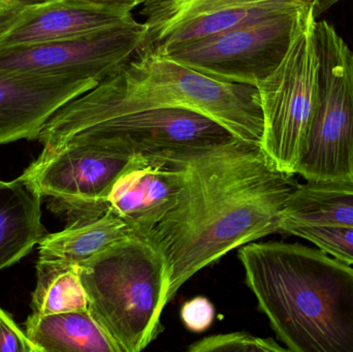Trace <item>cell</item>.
Listing matches in <instances>:
<instances>
[{"mask_svg":"<svg viewBox=\"0 0 353 352\" xmlns=\"http://www.w3.org/2000/svg\"><path fill=\"white\" fill-rule=\"evenodd\" d=\"M184 177L175 204L149 234L165 256L169 300L232 250L280 233L296 186L261 145L234 138L180 152Z\"/></svg>","mask_w":353,"mask_h":352,"instance_id":"cell-1","label":"cell"},{"mask_svg":"<svg viewBox=\"0 0 353 352\" xmlns=\"http://www.w3.org/2000/svg\"><path fill=\"white\" fill-rule=\"evenodd\" d=\"M159 107L203 114L245 142L261 145L263 138L256 86L216 80L163 56L136 54L119 72L60 107L37 140L50 152L99 122Z\"/></svg>","mask_w":353,"mask_h":352,"instance_id":"cell-2","label":"cell"},{"mask_svg":"<svg viewBox=\"0 0 353 352\" xmlns=\"http://www.w3.org/2000/svg\"><path fill=\"white\" fill-rule=\"evenodd\" d=\"M239 260L259 310L294 352H353V269L323 250L267 242Z\"/></svg>","mask_w":353,"mask_h":352,"instance_id":"cell-3","label":"cell"},{"mask_svg":"<svg viewBox=\"0 0 353 352\" xmlns=\"http://www.w3.org/2000/svg\"><path fill=\"white\" fill-rule=\"evenodd\" d=\"M88 310L117 352L144 351L169 300L165 256L147 235L128 236L79 265Z\"/></svg>","mask_w":353,"mask_h":352,"instance_id":"cell-4","label":"cell"},{"mask_svg":"<svg viewBox=\"0 0 353 352\" xmlns=\"http://www.w3.org/2000/svg\"><path fill=\"white\" fill-rule=\"evenodd\" d=\"M314 34L316 107L296 174L353 185V51L327 21L315 22Z\"/></svg>","mask_w":353,"mask_h":352,"instance_id":"cell-5","label":"cell"},{"mask_svg":"<svg viewBox=\"0 0 353 352\" xmlns=\"http://www.w3.org/2000/svg\"><path fill=\"white\" fill-rule=\"evenodd\" d=\"M313 8L303 17L280 65L257 84L263 114L261 147L284 173L296 175L314 115L319 56Z\"/></svg>","mask_w":353,"mask_h":352,"instance_id":"cell-6","label":"cell"},{"mask_svg":"<svg viewBox=\"0 0 353 352\" xmlns=\"http://www.w3.org/2000/svg\"><path fill=\"white\" fill-rule=\"evenodd\" d=\"M311 8L241 25L152 54L216 80L257 86L283 61L303 17Z\"/></svg>","mask_w":353,"mask_h":352,"instance_id":"cell-7","label":"cell"},{"mask_svg":"<svg viewBox=\"0 0 353 352\" xmlns=\"http://www.w3.org/2000/svg\"><path fill=\"white\" fill-rule=\"evenodd\" d=\"M132 156L97 145L68 144L41 153L20 178L70 225L107 212L108 192Z\"/></svg>","mask_w":353,"mask_h":352,"instance_id":"cell-8","label":"cell"},{"mask_svg":"<svg viewBox=\"0 0 353 352\" xmlns=\"http://www.w3.org/2000/svg\"><path fill=\"white\" fill-rule=\"evenodd\" d=\"M146 32L145 23L134 20L70 39L0 48V68L101 82L134 58Z\"/></svg>","mask_w":353,"mask_h":352,"instance_id":"cell-9","label":"cell"},{"mask_svg":"<svg viewBox=\"0 0 353 352\" xmlns=\"http://www.w3.org/2000/svg\"><path fill=\"white\" fill-rule=\"evenodd\" d=\"M234 136L211 118L181 107L145 110L112 118L81 130L54 152L68 144H91L130 155L205 148Z\"/></svg>","mask_w":353,"mask_h":352,"instance_id":"cell-10","label":"cell"},{"mask_svg":"<svg viewBox=\"0 0 353 352\" xmlns=\"http://www.w3.org/2000/svg\"><path fill=\"white\" fill-rule=\"evenodd\" d=\"M316 0H149L141 14L146 37L137 54H152L234 27L314 6Z\"/></svg>","mask_w":353,"mask_h":352,"instance_id":"cell-11","label":"cell"},{"mask_svg":"<svg viewBox=\"0 0 353 352\" xmlns=\"http://www.w3.org/2000/svg\"><path fill=\"white\" fill-rule=\"evenodd\" d=\"M180 152L134 155L110 188L108 210L136 235H149L175 204L184 177Z\"/></svg>","mask_w":353,"mask_h":352,"instance_id":"cell-12","label":"cell"},{"mask_svg":"<svg viewBox=\"0 0 353 352\" xmlns=\"http://www.w3.org/2000/svg\"><path fill=\"white\" fill-rule=\"evenodd\" d=\"M95 79L12 72L0 68V145L37 140L66 103L99 85Z\"/></svg>","mask_w":353,"mask_h":352,"instance_id":"cell-13","label":"cell"},{"mask_svg":"<svg viewBox=\"0 0 353 352\" xmlns=\"http://www.w3.org/2000/svg\"><path fill=\"white\" fill-rule=\"evenodd\" d=\"M136 20L74 0H50L27 8L0 37V48L59 41Z\"/></svg>","mask_w":353,"mask_h":352,"instance_id":"cell-14","label":"cell"},{"mask_svg":"<svg viewBox=\"0 0 353 352\" xmlns=\"http://www.w3.org/2000/svg\"><path fill=\"white\" fill-rule=\"evenodd\" d=\"M41 200L20 177L0 181V270L26 256L43 237Z\"/></svg>","mask_w":353,"mask_h":352,"instance_id":"cell-15","label":"cell"},{"mask_svg":"<svg viewBox=\"0 0 353 352\" xmlns=\"http://www.w3.org/2000/svg\"><path fill=\"white\" fill-rule=\"evenodd\" d=\"M130 227L111 211L97 218L68 225L39 242V262L79 266L112 244L132 235Z\"/></svg>","mask_w":353,"mask_h":352,"instance_id":"cell-16","label":"cell"},{"mask_svg":"<svg viewBox=\"0 0 353 352\" xmlns=\"http://www.w3.org/2000/svg\"><path fill=\"white\" fill-rule=\"evenodd\" d=\"M25 326L27 337L39 352H117L89 310L33 313Z\"/></svg>","mask_w":353,"mask_h":352,"instance_id":"cell-17","label":"cell"},{"mask_svg":"<svg viewBox=\"0 0 353 352\" xmlns=\"http://www.w3.org/2000/svg\"><path fill=\"white\" fill-rule=\"evenodd\" d=\"M281 220L323 227H353V185L307 181L296 184Z\"/></svg>","mask_w":353,"mask_h":352,"instance_id":"cell-18","label":"cell"},{"mask_svg":"<svg viewBox=\"0 0 353 352\" xmlns=\"http://www.w3.org/2000/svg\"><path fill=\"white\" fill-rule=\"evenodd\" d=\"M37 278L31 304L33 313L48 315L88 310V298L78 266L37 262Z\"/></svg>","mask_w":353,"mask_h":352,"instance_id":"cell-19","label":"cell"},{"mask_svg":"<svg viewBox=\"0 0 353 352\" xmlns=\"http://www.w3.org/2000/svg\"><path fill=\"white\" fill-rule=\"evenodd\" d=\"M280 233L308 240L319 249L346 265H353V227H323L281 220Z\"/></svg>","mask_w":353,"mask_h":352,"instance_id":"cell-20","label":"cell"},{"mask_svg":"<svg viewBox=\"0 0 353 352\" xmlns=\"http://www.w3.org/2000/svg\"><path fill=\"white\" fill-rule=\"evenodd\" d=\"M189 352H283L288 349L280 346L274 339L259 338L246 332L213 335L189 345Z\"/></svg>","mask_w":353,"mask_h":352,"instance_id":"cell-21","label":"cell"},{"mask_svg":"<svg viewBox=\"0 0 353 352\" xmlns=\"http://www.w3.org/2000/svg\"><path fill=\"white\" fill-rule=\"evenodd\" d=\"M180 316L187 330L203 333L213 324L215 309L207 298L195 297L183 304Z\"/></svg>","mask_w":353,"mask_h":352,"instance_id":"cell-22","label":"cell"},{"mask_svg":"<svg viewBox=\"0 0 353 352\" xmlns=\"http://www.w3.org/2000/svg\"><path fill=\"white\" fill-rule=\"evenodd\" d=\"M0 352H39L10 314L0 308Z\"/></svg>","mask_w":353,"mask_h":352,"instance_id":"cell-23","label":"cell"},{"mask_svg":"<svg viewBox=\"0 0 353 352\" xmlns=\"http://www.w3.org/2000/svg\"><path fill=\"white\" fill-rule=\"evenodd\" d=\"M50 0H0V37L31 6Z\"/></svg>","mask_w":353,"mask_h":352,"instance_id":"cell-24","label":"cell"},{"mask_svg":"<svg viewBox=\"0 0 353 352\" xmlns=\"http://www.w3.org/2000/svg\"><path fill=\"white\" fill-rule=\"evenodd\" d=\"M84 6H92L105 12L117 14H132V10L149 0H74Z\"/></svg>","mask_w":353,"mask_h":352,"instance_id":"cell-25","label":"cell"},{"mask_svg":"<svg viewBox=\"0 0 353 352\" xmlns=\"http://www.w3.org/2000/svg\"><path fill=\"white\" fill-rule=\"evenodd\" d=\"M338 1H340V0H316L314 6H313V12H314L315 18L325 12V10H329L330 8H332Z\"/></svg>","mask_w":353,"mask_h":352,"instance_id":"cell-26","label":"cell"}]
</instances>
